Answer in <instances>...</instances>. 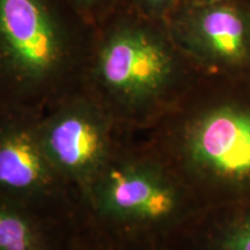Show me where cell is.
Here are the masks:
<instances>
[{"instance_id": "6da1fadb", "label": "cell", "mask_w": 250, "mask_h": 250, "mask_svg": "<svg viewBox=\"0 0 250 250\" xmlns=\"http://www.w3.org/2000/svg\"><path fill=\"white\" fill-rule=\"evenodd\" d=\"M89 77L103 98L126 108L161 102L201 74L171 36L167 23L121 0L90 35Z\"/></svg>"}, {"instance_id": "8fae6325", "label": "cell", "mask_w": 250, "mask_h": 250, "mask_svg": "<svg viewBox=\"0 0 250 250\" xmlns=\"http://www.w3.org/2000/svg\"><path fill=\"white\" fill-rule=\"evenodd\" d=\"M140 14L158 21L167 20L181 0H125Z\"/></svg>"}, {"instance_id": "9c48e42d", "label": "cell", "mask_w": 250, "mask_h": 250, "mask_svg": "<svg viewBox=\"0 0 250 250\" xmlns=\"http://www.w3.org/2000/svg\"><path fill=\"white\" fill-rule=\"evenodd\" d=\"M0 250H57L54 240L18 208H0Z\"/></svg>"}, {"instance_id": "3957f363", "label": "cell", "mask_w": 250, "mask_h": 250, "mask_svg": "<svg viewBox=\"0 0 250 250\" xmlns=\"http://www.w3.org/2000/svg\"><path fill=\"white\" fill-rule=\"evenodd\" d=\"M93 27L62 0H0V62L20 95L51 88L64 77L77 42Z\"/></svg>"}, {"instance_id": "4fadbf2b", "label": "cell", "mask_w": 250, "mask_h": 250, "mask_svg": "<svg viewBox=\"0 0 250 250\" xmlns=\"http://www.w3.org/2000/svg\"><path fill=\"white\" fill-rule=\"evenodd\" d=\"M111 250H123V249H111Z\"/></svg>"}, {"instance_id": "30bf717a", "label": "cell", "mask_w": 250, "mask_h": 250, "mask_svg": "<svg viewBox=\"0 0 250 250\" xmlns=\"http://www.w3.org/2000/svg\"><path fill=\"white\" fill-rule=\"evenodd\" d=\"M83 22L95 27L120 4L121 0H62Z\"/></svg>"}, {"instance_id": "7c38bea8", "label": "cell", "mask_w": 250, "mask_h": 250, "mask_svg": "<svg viewBox=\"0 0 250 250\" xmlns=\"http://www.w3.org/2000/svg\"><path fill=\"white\" fill-rule=\"evenodd\" d=\"M214 0H181V2H190V4H197V2H208Z\"/></svg>"}, {"instance_id": "5bb4252c", "label": "cell", "mask_w": 250, "mask_h": 250, "mask_svg": "<svg viewBox=\"0 0 250 250\" xmlns=\"http://www.w3.org/2000/svg\"><path fill=\"white\" fill-rule=\"evenodd\" d=\"M248 1H249V5H250V0H248Z\"/></svg>"}, {"instance_id": "52a82bcc", "label": "cell", "mask_w": 250, "mask_h": 250, "mask_svg": "<svg viewBox=\"0 0 250 250\" xmlns=\"http://www.w3.org/2000/svg\"><path fill=\"white\" fill-rule=\"evenodd\" d=\"M52 167L39 132L7 127L0 140V183L13 193H34L51 183Z\"/></svg>"}, {"instance_id": "ba28073f", "label": "cell", "mask_w": 250, "mask_h": 250, "mask_svg": "<svg viewBox=\"0 0 250 250\" xmlns=\"http://www.w3.org/2000/svg\"><path fill=\"white\" fill-rule=\"evenodd\" d=\"M191 250H250V204L233 206L214 220Z\"/></svg>"}, {"instance_id": "5b68a950", "label": "cell", "mask_w": 250, "mask_h": 250, "mask_svg": "<svg viewBox=\"0 0 250 250\" xmlns=\"http://www.w3.org/2000/svg\"><path fill=\"white\" fill-rule=\"evenodd\" d=\"M98 108L77 99L49 118L40 137L56 173L85 184L102 173L107 133Z\"/></svg>"}, {"instance_id": "277c9868", "label": "cell", "mask_w": 250, "mask_h": 250, "mask_svg": "<svg viewBox=\"0 0 250 250\" xmlns=\"http://www.w3.org/2000/svg\"><path fill=\"white\" fill-rule=\"evenodd\" d=\"M166 23L202 76L250 78L248 0L181 2Z\"/></svg>"}, {"instance_id": "7a4b0ae2", "label": "cell", "mask_w": 250, "mask_h": 250, "mask_svg": "<svg viewBox=\"0 0 250 250\" xmlns=\"http://www.w3.org/2000/svg\"><path fill=\"white\" fill-rule=\"evenodd\" d=\"M205 81L206 98L184 133L187 160L206 189L250 204V78Z\"/></svg>"}, {"instance_id": "8992f818", "label": "cell", "mask_w": 250, "mask_h": 250, "mask_svg": "<svg viewBox=\"0 0 250 250\" xmlns=\"http://www.w3.org/2000/svg\"><path fill=\"white\" fill-rule=\"evenodd\" d=\"M96 199L103 213L122 223H162L179 206L176 190L160 171L134 164L114 166L100 174Z\"/></svg>"}]
</instances>
